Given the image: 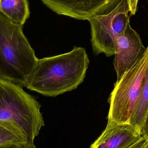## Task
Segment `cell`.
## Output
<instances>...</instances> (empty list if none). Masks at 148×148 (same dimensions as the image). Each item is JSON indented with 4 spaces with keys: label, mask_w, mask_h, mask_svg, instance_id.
<instances>
[{
    "label": "cell",
    "mask_w": 148,
    "mask_h": 148,
    "mask_svg": "<svg viewBox=\"0 0 148 148\" xmlns=\"http://www.w3.org/2000/svg\"><path fill=\"white\" fill-rule=\"evenodd\" d=\"M148 115V66L140 96L130 118L129 125L141 134Z\"/></svg>",
    "instance_id": "10"
},
{
    "label": "cell",
    "mask_w": 148,
    "mask_h": 148,
    "mask_svg": "<svg viewBox=\"0 0 148 148\" xmlns=\"http://www.w3.org/2000/svg\"><path fill=\"white\" fill-rule=\"evenodd\" d=\"M49 8L60 15L78 20L90 19L113 0H41Z\"/></svg>",
    "instance_id": "7"
},
{
    "label": "cell",
    "mask_w": 148,
    "mask_h": 148,
    "mask_svg": "<svg viewBox=\"0 0 148 148\" xmlns=\"http://www.w3.org/2000/svg\"><path fill=\"white\" fill-rule=\"evenodd\" d=\"M141 134L143 137L148 141V115Z\"/></svg>",
    "instance_id": "15"
},
{
    "label": "cell",
    "mask_w": 148,
    "mask_h": 148,
    "mask_svg": "<svg viewBox=\"0 0 148 148\" xmlns=\"http://www.w3.org/2000/svg\"><path fill=\"white\" fill-rule=\"evenodd\" d=\"M148 142V141L147 139L142 137L137 143L130 148H143Z\"/></svg>",
    "instance_id": "14"
},
{
    "label": "cell",
    "mask_w": 148,
    "mask_h": 148,
    "mask_svg": "<svg viewBox=\"0 0 148 148\" xmlns=\"http://www.w3.org/2000/svg\"><path fill=\"white\" fill-rule=\"evenodd\" d=\"M89 64L84 48L39 59L25 87L45 96L55 97L75 89L83 82Z\"/></svg>",
    "instance_id": "1"
},
{
    "label": "cell",
    "mask_w": 148,
    "mask_h": 148,
    "mask_svg": "<svg viewBox=\"0 0 148 148\" xmlns=\"http://www.w3.org/2000/svg\"><path fill=\"white\" fill-rule=\"evenodd\" d=\"M23 27L0 12V79L22 87L39 60L24 34Z\"/></svg>",
    "instance_id": "2"
},
{
    "label": "cell",
    "mask_w": 148,
    "mask_h": 148,
    "mask_svg": "<svg viewBox=\"0 0 148 148\" xmlns=\"http://www.w3.org/2000/svg\"><path fill=\"white\" fill-rule=\"evenodd\" d=\"M114 45V65L117 75L116 82H118L144 54L147 48L130 23L116 37Z\"/></svg>",
    "instance_id": "6"
},
{
    "label": "cell",
    "mask_w": 148,
    "mask_h": 148,
    "mask_svg": "<svg viewBox=\"0 0 148 148\" xmlns=\"http://www.w3.org/2000/svg\"><path fill=\"white\" fill-rule=\"evenodd\" d=\"M142 137L129 124L108 121L106 128L90 148H130Z\"/></svg>",
    "instance_id": "8"
},
{
    "label": "cell",
    "mask_w": 148,
    "mask_h": 148,
    "mask_svg": "<svg viewBox=\"0 0 148 148\" xmlns=\"http://www.w3.org/2000/svg\"><path fill=\"white\" fill-rule=\"evenodd\" d=\"M0 12L14 23L23 26L29 18L28 0H0Z\"/></svg>",
    "instance_id": "9"
},
{
    "label": "cell",
    "mask_w": 148,
    "mask_h": 148,
    "mask_svg": "<svg viewBox=\"0 0 148 148\" xmlns=\"http://www.w3.org/2000/svg\"><path fill=\"white\" fill-rule=\"evenodd\" d=\"M130 14L127 0H113L90 19L94 54L114 55L115 40L130 23Z\"/></svg>",
    "instance_id": "4"
},
{
    "label": "cell",
    "mask_w": 148,
    "mask_h": 148,
    "mask_svg": "<svg viewBox=\"0 0 148 148\" xmlns=\"http://www.w3.org/2000/svg\"><path fill=\"white\" fill-rule=\"evenodd\" d=\"M41 106L22 87L0 79V120L9 123L34 143L45 126Z\"/></svg>",
    "instance_id": "3"
},
{
    "label": "cell",
    "mask_w": 148,
    "mask_h": 148,
    "mask_svg": "<svg viewBox=\"0 0 148 148\" xmlns=\"http://www.w3.org/2000/svg\"><path fill=\"white\" fill-rule=\"evenodd\" d=\"M139 0H127L131 15H134L137 11V6Z\"/></svg>",
    "instance_id": "13"
},
{
    "label": "cell",
    "mask_w": 148,
    "mask_h": 148,
    "mask_svg": "<svg viewBox=\"0 0 148 148\" xmlns=\"http://www.w3.org/2000/svg\"><path fill=\"white\" fill-rule=\"evenodd\" d=\"M0 148H36L34 143H13L0 146Z\"/></svg>",
    "instance_id": "12"
},
{
    "label": "cell",
    "mask_w": 148,
    "mask_h": 148,
    "mask_svg": "<svg viewBox=\"0 0 148 148\" xmlns=\"http://www.w3.org/2000/svg\"><path fill=\"white\" fill-rule=\"evenodd\" d=\"M148 66V47L137 62L116 82L110 95L108 121L129 124L144 82Z\"/></svg>",
    "instance_id": "5"
},
{
    "label": "cell",
    "mask_w": 148,
    "mask_h": 148,
    "mask_svg": "<svg viewBox=\"0 0 148 148\" xmlns=\"http://www.w3.org/2000/svg\"><path fill=\"white\" fill-rule=\"evenodd\" d=\"M28 142L23 134L9 123L0 120V146Z\"/></svg>",
    "instance_id": "11"
}]
</instances>
